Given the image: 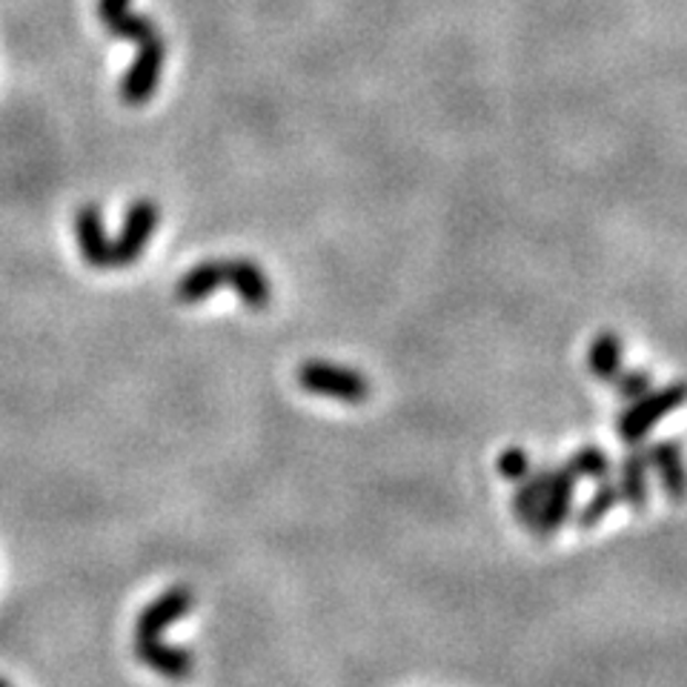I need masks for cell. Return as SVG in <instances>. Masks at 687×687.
I'll return each mask as SVG.
<instances>
[{
    "mask_svg": "<svg viewBox=\"0 0 687 687\" xmlns=\"http://www.w3.org/2000/svg\"><path fill=\"white\" fill-rule=\"evenodd\" d=\"M192 604L195 596L190 588H169L152 599L135 622V656L163 679L178 681L192 674V653L163 642L167 627L181 622L192 611Z\"/></svg>",
    "mask_w": 687,
    "mask_h": 687,
    "instance_id": "6da1fadb",
    "label": "cell"
},
{
    "mask_svg": "<svg viewBox=\"0 0 687 687\" xmlns=\"http://www.w3.org/2000/svg\"><path fill=\"white\" fill-rule=\"evenodd\" d=\"M298 381H302L307 393L347 401V404H358V401H364L370 395V381L361 372L350 370V367L330 364V361H307L298 370Z\"/></svg>",
    "mask_w": 687,
    "mask_h": 687,
    "instance_id": "7a4b0ae2",
    "label": "cell"
},
{
    "mask_svg": "<svg viewBox=\"0 0 687 687\" xmlns=\"http://www.w3.org/2000/svg\"><path fill=\"white\" fill-rule=\"evenodd\" d=\"M163 61H167V41H163L161 32L149 41L138 43V55H135L133 66L120 81V98L127 101L129 106L147 104L155 95L158 81H161Z\"/></svg>",
    "mask_w": 687,
    "mask_h": 687,
    "instance_id": "3957f363",
    "label": "cell"
},
{
    "mask_svg": "<svg viewBox=\"0 0 687 687\" xmlns=\"http://www.w3.org/2000/svg\"><path fill=\"white\" fill-rule=\"evenodd\" d=\"M685 401H687V387L681 384L667 387V390H656V393L647 390L645 395L633 399V408L619 419V430H622V435L627 442H642V438L651 433L656 421L665 419L667 413H674V410L679 408V404H685Z\"/></svg>",
    "mask_w": 687,
    "mask_h": 687,
    "instance_id": "277c9868",
    "label": "cell"
},
{
    "mask_svg": "<svg viewBox=\"0 0 687 687\" xmlns=\"http://www.w3.org/2000/svg\"><path fill=\"white\" fill-rule=\"evenodd\" d=\"M158 218H161V212H158V207L149 198H140V201L129 204L127 218H124V230L113 241V267L120 269L140 261L149 239H152L155 226H158Z\"/></svg>",
    "mask_w": 687,
    "mask_h": 687,
    "instance_id": "5b68a950",
    "label": "cell"
},
{
    "mask_svg": "<svg viewBox=\"0 0 687 687\" xmlns=\"http://www.w3.org/2000/svg\"><path fill=\"white\" fill-rule=\"evenodd\" d=\"M579 478L564 467V471H548V482H545V496H541L539 516H536L533 530L541 536L556 533L561 521L570 516V501H573V490Z\"/></svg>",
    "mask_w": 687,
    "mask_h": 687,
    "instance_id": "8992f818",
    "label": "cell"
},
{
    "mask_svg": "<svg viewBox=\"0 0 687 687\" xmlns=\"http://www.w3.org/2000/svg\"><path fill=\"white\" fill-rule=\"evenodd\" d=\"M75 232L81 255L89 267L106 269L113 267V241L104 230V215L95 204H86L75 215Z\"/></svg>",
    "mask_w": 687,
    "mask_h": 687,
    "instance_id": "52a82bcc",
    "label": "cell"
},
{
    "mask_svg": "<svg viewBox=\"0 0 687 687\" xmlns=\"http://www.w3.org/2000/svg\"><path fill=\"white\" fill-rule=\"evenodd\" d=\"M224 284L235 289L250 309H264L269 304V281L255 261H224Z\"/></svg>",
    "mask_w": 687,
    "mask_h": 687,
    "instance_id": "ba28073f",
    "label": "cell"
},
{
    "mask_svg": "<svg viewBox=\"0 0 687 687\" xmlns=\"http://www.w3.org/2000/svg\"><path fill=\"white\" fill-rule=\"evenodd\" d=\"M647 464L659 473L667 496L676 498V501L687 496V471L685 462H681V450L674 442L656 444V447L647 450Z\"/></svg>",
    "mask_w": 687,
    "mask_h": 687,
    "instance_id": "9c48e42d",
    "label": "cell"
},
{
    "mask_svg": "<svg viewBox=\"0 0 687 687\" xmlns=\"http://www.w3.org/2000/svg\"><path fill=\"white\" fill-rule=\"evenodd\" d=\"M218 287H224V261H204L178 281L176 298L181 304H201Z\"/></svg>",
    "mask_w": 687,
    "mask_h": 687,
    "instance_id": "30bf717a",
    "label": "cell"
},
{
    "mask_svg": "<svg viewBox=\"0 0 687 687\" xmlns=\"http://www.w3.org/2000/svg\"><path fill=\"white\" fill-rule=\"evenodd\" d=\"M647 471H651L647 456H638V453L622 464V482L616 484L619 496L636 510H642L647 501Z\"/></svg>",
    "mask_w": 687,
    "mask_h": 687,
    "instance_id": "8fae6325",
    "label": "cell"
},
{
    "mask_svg": "<svg viewBox=\"0 0 687 687\" xmlns=\"http://www.w3.org/2000/svg\"><path fill=\"white\" fill-rule=\"evenodd\" d=\"M588 361L593 376H599L604 381L616 379L619 372H622V341L616 336H611V332H602L596 341L590 344Z\"/></svg>",
    "mask_w": 687,
    "mask_h": 687,
    "instance_id": "7c38bea8",
    "label": "cell"
},
{
    "mask_svg": "<svg viewBox=\"0 0 687 687\" xmlns=\"http://www.w3.org/2000/svg\"><path fill=\"white\" fill-rule=\"evenodd\" d=\"M106 32L115 38H124V41H135V43H144L149 41V38L158 35V27L152 23V18H147V14H135V12H124L118 14L115 21L104 23Z\"/></svg>",
    "mask_w": 687,
    "mask_h": 687,
    "instance_id": "4fadbf2b",
    "label": "cell"
},
{
    "mask_svg": "<svg viewBox=\"0 0 687 687\" xmlns=\"http://www.w3.org/2000/svg\"><path fill=\"white\" fill-rule=\"evenodd\" d=\"M568 471L573 473L575 478H596V482H602V478H607V473H611V462H607V456H604L602 450L584 447L579 450L575 456H570Z\"/></svg>",
    "mask_w": 687,
    "mask_h": 687,
    "instance_id": "5bb4252c",
    "label": "cell"
},
{
    "mask_svg": "<svg viewBox=\"0 0 687 687\" xmlns=\"http://www.w3.org/2000/svg\"><path fill=\"white\" fill-rule=\"evenodd\" d=\"M619 487L616 484H611V482H604L602 478V484H599V490H596V496L590 498L588 501V507H584L582 510V516H579V525L582 527H590L593 525V521H599L604 516V512L611 510L613 505H619Z\"/></svg>",
    "mask_w": 687,
    "mask_h": 687,
    "instance_id": "9a60e30c",
    "label": "cell"
},
{
    "mask_svg": "<svg viewBox=\"0 0 687 687\" xmlns=\"http://www.w3.org/2000/svg\"><path fill=\"white\" fill-rule=\"evenodd\" d=\"M498 471L505 473L507 478H512V482H521V478L530 473V458H527V453H521V450H507V453H501V458H498Z\"/></svg>",
    "mask_w": 687,
    "mask_h": 687,
    "instance_id": "2e32d148",
    "label": "cell"
},
{
    "mask_svg": "<svg viewBox=\"0 0 687 687\" xmlns=\"http://www.w3.org/2000/svg\"><path fill=\"white\" fill-rule=\"evenodd\" d=\"M619 390H622L627 399H638V395H645L647 390H651V376H645V372H627V376H622V381H619Z\"/></svg>",
    "mask_w": 687,
    "mask_h": 687,
    "instance_id": "e0dca14e",
    "label": "cell"
},
{
    "mask_svg": "<svg viewBox=\"0 0 687 687\" xmlns=\"http://www.w3.org/2000/svg\"><path fill=\"white\" fill-rule=\"evenodd\" d=\"M129 9V0H98V18L104 23L115 21L118 14H124Z\"/></svg>",
    "mask_w": 687,
    "mask_h": 687,
    "instance_id": "ac0fdd59",
    "label": "cell"
},
{
    "mask_svg": "<svg viewBox=\"0 0 687 687\" xmlns=\"http://www.w3.org/2000/svg\"><path fill=\"white\" fill-rule=\"evenodd\" d=\"M0 687H12L7 679H0Z\"/></svg>",
    "mask_w": 687,
    "mask_h": 687,
    "instance_id": "d6986e66",
    "label": "cell"
}]
</instances>
